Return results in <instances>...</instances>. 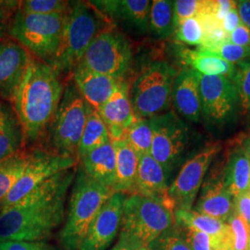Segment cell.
<instances>
[{"label":"cell","mask_w":250,"mask_h":250,"mask_svg":"<svg viewBox=\"0 0 250 250\" xmlns=\"http://www.w3.org/2000/svg\"><path fill=\"white\" fill-rule=\"evenodd\" d=\"M73 180V170L62 171L15 205L0 211V243L48 238L62 224L66 195Z\"/></svg>","instance_id":"obj_1"},{"label":"cell","mask_w":250,"mask_h":250,"mask_svg":"<svg viewBox=\"0 0 250 250\" xmlns=\"http://www.w3.org/2000/svg\"><path fill=\"white\" fill-rule=\"evenodd\" d=\"M63 91L59 73L49 64L32 59L11 99L23 138L35 141L45 131L58 110Z\"/></svg>","instance_id":"obj_2"},{"label":"cell","mask_w":250,"mask_h":250,"mask_svg":"<svg viewBox=\"0 0 250 250\" xmlns=\"http://www.w3.org/2000/svg\"><path fill=\"white\" fill-rule=\"evenodd\" d=\"M113 193L112 189L91 178L80 166L73 183L66 223L61 232L65 250H78L92 222Z\"/></svg>","instance_id":"obj_3"},{"label":"cell","mask_w":250,"mask_h":250,"mask_svg":"<svg viewBox=\"0 0 250 250\" xmlns=\"http://www.w3.org/2000/svg\"><path fill=\"white\" fill-rule=\"evenodd\" d=\"M103 20L93 6L83 2L72 4L67 13L59 47L49 61L58 73L73 70L91 42L103 30Z\"/></svg>","instance_id":"obj_4"},{"label":"cell","mask_w":250,"mask_h":250,"mask_svg":"<svg viewBox=\"0 0 250 250\" xmlns=\"http://www.w3.org/2000/svg\"><path fill=\"white\" fill-rule=\"evenodd\" d=\"M174 224V209L165 203L133 194L125 198L121 235L136 248L148 246Z\"/></svg>","instance_id":"obj_5"},{"label":"cell","mask_w":250,"mask_h":250,"mask_svg":"<svg viewBox=\"0 0 250 250\" xmlns=\"http://www.w3.org/2000/svg\"><path fill=\"white\" fill-rule=\"evenodd\" d=\"M67 13L43 15L19 9L9 23V35L39 61H50L60 45Z\"/></svg>","instance_id":"obj_6"},{"label":"cell","mask_w":250,"mask_h":250,"mask_svg":"<svg viewBox=\"0 0 250 250\" xmlns=\"http://www.w3.org/2000/svg\"><path fill=\"white\" fill-rule=\"evenodd\" d=\"M176 75L169 63L152 62L132 85L130 100L135 116L149 119L167 110Z\"/></svg>","instance_id":"obj_7"},{"label":"cell","mask_w":250,"mask_h":250,"mask_svg":"<svg viewBox=\"0 0 250 250\" xmlns=\"http://www.w3.org/2000/svg\"><path fill=\"white\" fill-rule=\"evenodd\" d=\"M91 107L82 97L74 83L63 91L61 103L52 120L51 140L57 153L78 157L81 136Z\"/></svg>","instance_id":"obj_8"},{"label":"cell","mask_w":250,"mask_h":250,"mask_svg":"<svg viewBox=\"0 0 250 250\" xmlns=\"http://www.w3.org/2000/svg\"><path fill=\"white\" fill-rule=\"evenodd\" d=\"M128 39L115 30L104 29L91 42L76 66L124 80L132 64Z\"/></svg>","instance_id":"obj_9"},{"label":"cell","mask_w":250,"mask_h":250,"mask_svg":"<svg viewBox=\"0 0 250 250\" xmlns=\"http://www.w3.org/2000/svg\"><path fill=\"white\" fill-rule=\"evenodd\" d=\"M153 130L150 155L169 177L183 158L189 141V128L174 112L149 118Z\"/></svg>","instance_id":"obj_10"},{"label":"cell","mask_w":250,"mask_h":250,"mask_svg":"<svg viewBox=\"0 0 250 250\" xmlns=\"http://www.w3.org/2000/svg\"><path fill=\"white\" fill-rule=\"evenodd\" d=\"M75 164V158L57 152L32 154L21 178L9 194L0 201V211L15 205L45 181L62 171L71 170Z\"/></svg>","instance_id":"obj_11"},{"label":"cell","mask_w":250,"mask_h":250,"mask_svg":"<svg viewBox=\"0 0 250 250\" xmlns=\"http://www.w3.org/2000/svg\"><path fill=\"white\" fill-rule=\"evenodd\" d=\"M220 150V144H212L184 164L168 190L169 198L174 210L192 209L206 173Z\"/></svg>","instance_id":"obj_12"},{"label":"cell","mask_w":250,"mask_h":250,"mask_svg":"<svg viewBox=\"0 0 250 250\" xmlns=\"http://www.w3.org/2000/svg\"><path fill=\"white\" fill-rule=\"evenodd\" d=\"M198 76L202 115L212 125H223L232 117L239 100L233 82L224 76Z\"/></svg>","instance_id":"obj_13"},{"label":"cell","mask_w":250,"mask_h":250,"mask_svg":"<svg viewBox=\"0 0 250 250\" xmlns=\"http://www.w3.org/2000/svg\"><path fill=\"white\" fill-rule=\"evenodd\" d=\"M125 194L115 192L92 222L78 250H106L122 226Z\"/></svg>","instance_id":"obj_14"},{"label":"cell","mask_w":250,"mask_h":250,"mask_svg":"<svg viewBox=\"0 0 250 250\" xmlns=\"http://www.w3.org/2000/svg\"><path fill=\"white\" fill-rule=\"evenodd\" d=\"M29 51L18 42L0 43V95L12 99L32 61Z\"/></svg>","instance_id":"obj_15"},{"label":"cell","mask_w":250,"mask_h":250,"mask_svg":"<svg viewBox=\"0 0 250 250\" xmlns=\"http://www.w3.org/2000/svg\"><path fill=\"white\" fill-rule=\"evenodd\" d=\"M97 111L107 126L110 140H121L125 130L136 119L130 100L129 87L125 81Z\"/></svg>","instance_id":"obj_16"},{"label":"cell","mask_w":250,"mask_h":250,"mask_svg":"<svg viewBox=\"0 0 250 250\" xmlns=\"http://www.w3.org/2000/svg\"><path fill=\"white\" fill-rule=\"evenodd\" d=\"M99 12L109 18L124 22L138 32H149V11L151 1L148 0H100L91 1Z\"/></svg>","instance_id":"obj_17"},{"label":"cell","mask_w":250,"mask_h":250,"mask_svg":"<svg viewBox=\"0 0 250 250\" xmlns=\"http://www.w3.org/2000/svg\"><path fill=\"white\" fill-rule=\"evenodd\" d=\"M171 100L182 116L189 122L197 124L201 116V99L199 90V76L188 67H185L175 77Z\"/></svg>","instance_id":"obj_18"},{"label":"cell","mask_w":250,"mask_h":250,"mask_svg":"<svg viewBox=\"0 0 250 250\" xmlns=\"http://www.w3.org/2000/svg\"><path fill=\"white\" fill-rule=\"evenodd\" d=\"M168 176L150 154L139 157L134 194L159 200L174 209L168 195Z\"/></svg>","instance_id":"obj_19"},{"label":"cell","mask_w":250,"mask_h":250,"mask_svg":"<svg viewBox=\"0 0 250 250\" xmlns=\"http://www.w3.org/2000/svg\"><path fill=\"white\" fill-rule=\"evenodd\" d=\"M123 81L80 66L73 69V83L76 88L90 107L96 110L107 102Z\"/></svg>","instance_id":"obj_20"},{"label":"cell","mask_w":250,"mask_h":250,"mask_svg":"<svg viewBox=\"0 0 250 250\" xmlns=\"http://www.w3.org/2000/svg\"><path fill=\"white\" fill-rule=\"evenodd\" d=\"M80 161L81 166L91 178L113 190L116 179V151L111 140L88 152Z\"/></svg>","instance_id":"obj_21"},{"label":"cell","mask_w":250,"mask_h":250,"mask_svg":"<svg viewBox=\"0 0 250 250\" xmlns=\"http://www.w3.org/2000/svg\"><path fill=\"white\" fill-rule=\"evenodd\" d=\"M195 211L227 223L234 211V198L225 188L224 180L208 182L203 187Z\"/></svg>","instance_id":"obj_22"},{"label":"cell","mask_w":250,"mask_h":250,"mask_svg":"<svg viewBox=\"0 0 250 250\" xmlns=\"http://www.w3.org/2000/svg\"><path fill=\"white\" fill-rule=\"evenodd\" d=\"M116 151V179L114 192L133 195L139 156L124 140H111Z\"/></svg>","instance_id":"obj_23"},{"label":"cell","mask_w":250,"mask_h":250,"mask_svg":"<svg viewBox=\"0 0 250 250\" xmlns=\"http://www.w3.org/2000/svg\"><path fill=\"white\" fill-rule=\"evenodd\" d=\"M183 63L189 69L203 75L224 76L232 80L235 71V65L224 60L202 53L197 49H182L179 54Z\"/></svg>","instance_id":"obj_24"},{"label":"cell","mask_w":250,"mask_h":250,"mask_svg":"<svg viewBox=\"0 0 250 250\" xmlns=\"http://www.w3.org/2000/svg\"><path fill=\"white\" fill-rule=\"evenodd\" d=\"M224 183L233 198L250 191V160L243 147L236 148L230 155Z\"/></svg>","instance_id":"obj_25"},{"label":"cell","mask_w":250,"mask_h":250,"mask_svg":"<svg viewBox=\"0 0 250 250\" xmlns=\"http://www.w3.org/2000/svg\"><path fill=\"white\" fill-rule=\"evenodd\" d=\"M22 138L17 117L0 105V162L19 152Z\"/></svg>","instance_id":"obj_26"},{"label":"cell","mask_w":250,"mask_h":250,"mask_svg":"<svg viewBox=\"0 0 250 250\" xmlns=\"http://www.w3.org/2000/svg\"><path fill=\"white\" fill-rule=\"evenodd\" d=\"M174 223L180 227L205 232L211 237H220L229 231V225L195 210H174Z\"/></svg>","instance_id":"obj_27"},{"label":"cell","mask_w":250,"mask_h":250,"mask_svg":"<svg viewBox=\"0 0 250 250\" xmlns=\"http://www.w3.org/2000/svg\"><path fill=\"white\" fill-rule=\"evenodd\" d=\"M108 141H110V137L107 126L99 116V112L91 107L86 124L81 136L78 146V158L80 159L88 152L96 149Z\"/></svg>","instance_id":"obj_28"},{"label":"cell","mask_w":250,"mask_h":250,"mask_svg":"<svg viewBox=\"0 0 250 250\" xmlns=\"http://www.w3.org/2000/svg\"><path fill=\"white\" fill-rule=\"evenodd\" d=\"M149 31L161 39H166L174 34L173 1H152L149 11Z\"/></svg>","instance_id":"obj_29"},{"label":"cell","mask_w":250,"mask_h":250,"mask_svg":"<svg viewBox=\"0 0 250 250\" xmlns=\"http://www.w3.org/2000/svg\"><path fill=\"white\" fill-rule=\"evenodd\" d=\"M31 155L17 152L0 162V201L6 197L22 175Z\"/></svg>","instance_id":"obj_30"},{"label":"cell","mask_w":250,"mask_h":250,"mask_svg":"<svg viewBox=\"0 0 250 250\" xmlns=\"http://www.w3.org/2000/svg\"><path fill=\"white\" fill-rule=\"evenodd\" d=\"M122 140L128 144L139 157L150 154L153 130L149 119L136 117L134 123L125 130Z\"/></svg>","instance_id":"obj_31"},{"label":"cell","mask_w":250,"mask_h":250,"mask_svg":"<svg viewBox=\"0 0 250 250\" xmlns=\"http://www.w3.org/2000/svg\"><path fill=\"white\" fill-rule=\"evenodd\" d=\"M238 93L244 113L250 112V59L238 62L232 79Z\"/></svg>","instance_id":"obj_32"},{"label":"cell","mask_w":250,"mask_h":250,"mask_svg":"<svg viewBox=\"0 0 250 250\" xmlns=\"http://www.w3.org/2000/svg\"><path fill=\"white\" fill-rule=\"evenodd\" d=\"M20 10L33 14H60L70 9V2L62 0H25L19 2Z\"/></svg>","instance_id":"obj_33"},{"label":"cell","mask_w":250,"mask_h":250,"mask_svg":"<svg viewBox=\"0 0 250 250\" xmlns=\"http://www.w3.org/2000/svg\"><path fill=\"white\" fill-rule=\"evenodd\" d=\"M151 250H191L183 231L175 223L167 232L148 245Z\"/></svg>","instance_id":"obj_34"},{"label":"cell","mask_w":250,"mask_h":250,"mask_svg":"<svg viewBox=\"0 0 250 250\" xmlns=\"http://www.w3.org/2000/svg\"><path fill=\"white\" fill-rule=\"evenodd\" d=\"M174 34L177 41L187 45L199 46L203 41V31L197 17L183 21L176 27Z\"/></svg>","instance_id":"obj_35"},{"label":"cell","mask_w":250,"mask_h":250,"mask_svg":"<svg viewBox=\"0 0 250 250\" xmlns=\"http://www.w3.org/2000/svg\"><path fill=\"white\" fill-rule=\"evenodd\" d=\"M226 224L229 225L232 234V250H249L250 242V226L235 211Z\"/></svg>","instance_id":"obj_36"},{"label":"cell","mask_w":250,"mask_h":250,"mask_svg":"<svg viewBox=\"0 0 250 250\" xmlns=\"http://www.w3.org/2000/svg\"><path fill=\"white\" fill-rule=\"evenodd\" d=\"M200 52L218 57L225 62L233 64V63L241 62L246 60H250V46L233 45L231 42L226 41L222 45L215 47L214 49L208 50V51H200Z\"/></svg>","instance_id":"obj_37"},{"label":"cell","mask_w":250,"mask_h":250,"mask_svg":"<svg viewBox=\"0 0 250 250\" xmlns=\"http://www.w3.org/2000/svg\"><path fill=\"white\" fill-rule=\"evenodd\" d=\"M204 6V0H177L173 1V16L175 29L183 21L197 17Z\"/></svg>","instance_id":"obj_38"},{"label":"cell","mask_w":250,"mask_h":250,"mask_svg":"<svg viewBox=\"0 0 250 250\" xmlns=\"http://www.w3.org/2000/svg\"><path fill=\"white\" fill-rule=\"evenodd\" d=\"M177 225V224H176ZM180 227V226H179ZM191 250H212V237L205 232L180 227Z\"/></svg>","instance_id":"obj_39"},{"label":"cell","mask_w":250,"mask_h":250,"mask_svg":"<svg viewBox=\"0 0 250 250\" xmlns=\"http://www.w3.org/2000/svg\"><path fill=\"white\" fill-rule=\"evenodd\" d=\"M0 250H57L44 242H5L0 243Z\"/></svg>","instance_id":"obj_40"},{"label":"cell","mask_w":250,"mask_h":250,"mask_svg":"<svg viewBox=\"0 0 250 250\" xmlns=\"http://www.w3.org/2000/svg\"><path fill=\"white\" fill-rule=\"evenodd\" d=\"M234 211L250 226V193L246 192L234 197Z\"/></svg>","instance_id":"obj_41"},{"label":"cell","mask_w":250,"mask_h":250,"mask_svg":"<svg viewBox=\"0 0 250 250\" xmlns=\"http://www.w3.org/2000/svg\"><path fill=\"white\" fill-rule=\"evenodd\" d=\"M228 41L233 45L250 46V29L241 23L229 35Z\"/></svg>","instance_id":"obj_42"},{"label":"cell","mask_w":250,"mask_h":250,"mask_svg":"<svg viewBox=\"0 0 250 250\" xmlns=\"http://www.w3.org/2000/svg\"><path fill=\"white\" fill-rule=\"evenodd\" d=\"M234 7H236V1H230V0L212 1L211 14H213L217 20L222 23V21L226 16V14Z\"/></svg>","instance_id":"obj_43"},{"label":"cell","mask_w":250,"mask_h":250,"mask_svg":"<svg viewBox=\"0 0 250 250\" xmlns=\"http://www.w3.org/2000/svg\"><path fill=\"white\" fill-rule=\"evenodd\" d=\"M14 6H19V2H0V40L9 29V11Z\"/></svg>","instance_id":"obj_44"},{"label":"cell","mask_w":250,"mask_h":250,"mask_svg":"<svg viewBox=\"0 0 250 250\" xmlns=\"http://www.w3.org/2000/svg\"><path fill=\"white\" fill-rule=\"evenodd\" d=\"M241 24V20L239 17L238 11L236 7L232 8L224 17V20L222 21V26L224 29V31L230 35L234 29Z\"/></svg>","instance_id":"obj_45"},{"label":"cell","mask_w":250,"mask_h":250,"mask_svg":"<svg viewBox=\"0 0 250 250\" xmlns=\"http://www.w3.org/2000/svg\"><path fill=\"white\" fill-rule=\"evenodd\" d=\"M236 9L238 11L242 24L250 30V0L236 1Z\"/></svg>","instance_id":"obj_46"},{"label":"cell","mask_w":250,"mask_h":250,"mask_svg":"<svg viewBox=\"0 0 250 250\" xmlns=\"http://www.w3.org/2000/svg\"><path fill=\"white\" fill-rule=\"evenodd\" d=\"M136 247L131 242L128 241L124 236H120L119 242L111 250H136Z\"/></svg>","instance_id":"obj_47"},{"label":"cell","mask_w":250,"mask_h":250,"mask_svg":"<svg viewBox=\"0 0 250 250\" xmlns=\"http://www.w3.org/2000/svg\"><path fill=\"white\" fill-rule=\"evenodd\" d=\"M243 148H244V150L246 151V153L248 154V156H249L250 160V141L249 139L243 145Z\"/></svg>","instance_id":"obj_48"},{"label":"cell","mask_w":250,"mask_h":250,"mask_svg":"<svg viewBox=\"0 0 250 250\" xmlns=\"http://www.w3.org/2000/svg\"><path fill=\"white\" fill-rule=\"evenodd\" d=\"M136 250H151L149 248H148V246H140V247H138Z\"/></svg>","instance_id":"obj_49"},{"label":"cell","mask_w":250,"mask_h":250,"mask_svg":"<svg viewBox=\"0 0 250 250\" xmlns=\"http://www.w3.org/2000/svg\"><path fill=\"white\" fill-rule=\"evenodd\" d=\"M249 250H250V248H249Z\"/></svg>","instance_id":"obj_50"},{"label":"cell","mask_w":250,"mask_h":250,"mask_svg":"<svg viewBox=\"0 0 250 250\" xmlns=\"http://www.w3.org/2000/svg\"><path fill=\"white\" fill-rule=\"evenodd\" d=\"M249 192H250V191H249Z\"/></svg>","instance_id":"obj_51"},{"label":"cell","mask_w":250,"mask_h":250,"mask_svg":"<svg viewBox=\"0 0 250 250\" xmlns=\"http://www.w3.org/2000/svg\"><path fill=\"white\" fill-rule=\"evenodd\" d=\"M249 140H250V139H249Z\"/></svg>","instance_id":"obj_52"}]
</instances>
